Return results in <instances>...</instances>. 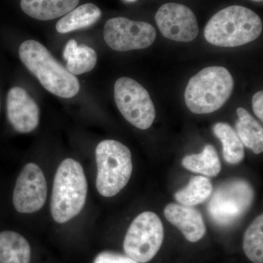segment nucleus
<instances>
[{"label": "nucleus", "mask_w": 263, "mask_h": 263, "mask_svg": "<svg viewBox=\"0 0 263 263\" xmlns=\"http://www.w3.org/2000/svg\"><path fill=\"white\" fill-rule=\"evenodd\" d=\"M18 54L24 66L51 94L64 99L72 98L79 94V79L57 61L41 43L34 40L24 41L19 47Z\"/></svg>", "instance_id": "f257e3e1"}, {"label": "nucleus", "mask_w": 263, "mask_h": 263, "mask_svg": "<svg viewBox=\"0 0 263 263\" xmlns=\"http://www.w3.org/2000/svg\"><path fill=\"white\" fill-rule=\"evenodd\" d=\"M262 31V20L253 10L232 5L213 15L204 29V36L214 46L237 47L255 41Z\"/></svg>", "instance_id": "f03ea898"}, {"label": "nucleus", "mask_w": 263, "mask_h": 263, "mask_svg": "<svg viewBox=\"0 0 263 263\" xmlns=\"http://www.w3.org/2000/svg\"><path fill=\"white\" fill-rule=\"evenodd\" d=\"M88 183L82 166L72 158L62 161L55 174L52 190L51 212L57 223L73 219L84 209Z\"/></svg>", "instance_id": "7ed1b4c3"}, {"label": "nucleus", "mask_w": 263, "mask_h": 263, "mask_svg": "<svg viewBox=\"0 0 263 263\" xmlns=\"http://www.w3.org/2000/svg\"><path fill=\"white\" fill-rule=\"evenodd\" d=\"M233 86V76L226 67H206L189 81L185 90V103L194 114L213 113L228 101Z\"/></svg>", "instance_id": "20e7f679"}, {"label": "nucleus", "mask_w": 263, "mask_h": 263, "mask_svg": "<svg viewBox=\"0 0 263 263\" xmlns=\"http://www.w3.org/2000/svg\"><path fill=\"white\" fill-rule=\"evenodd\" d=\"M96 187L102 196L111 197L127 186L133 173L130 150L115 140L100 142L95 151Z\"/></svg>", "instance_id": "39448f33"}, {"label": "nucleus", "mask_w": 263, "mask_h": 263, "mask_svg": "<svg viewBox=\"0 0 263 263\" xmlns=\"http://www.w3.org/2000/svg\"><path fill=\"white\" fill-rule=\"evenodd\" d=\"M254 196L253 189L247 181L231 180L216 190L209 201L208 212L218 226H230L249 210Z\"/></svg>", "instance_id": "423d86ee"}, {"label": "nucleus", "mask_w": 263, "mask_h": 263, "mask_svg": "<svg viewBox=\"0 0 263 263\" xmlns=\"http://www.w3.org/2000/svg\"><path fill=\"white\" fill-rule=\"evenodd\" d=\"M164 239V228L160 217L151 212L139 214L126 233L124 250L136 262H149L159 252Z\"/></svg>", "instance_id": "0eeeda50"}, {"label": "nucleus", "mask_w": 263, "mask_h": 263, "mask_svg": "<svg viewBox=\"0 0 263 263\" xmlns=\"http://www.w3.org/2000/svg\"><path fill=\"white\" fill-rule=\"evenodd\" d=\"M114 98L124 119L140 129H148L156 117L155 105L147 90L130 78L116 81Z\"/></svg>", "instance_id": "6e6552de"}, {"label": "nucleus", "mask_w": 263, "mask_h": 263, "mask_svg": "<svg viewBox=\"0 0 263 263\" xmlns=\"http://www.w3.org/2000/svg\"><path fill=\"white\" fill-rule=\"evenodd\" d=\"M109 47L117 51L144 49L155 42L156 30L152 24L124 17L109 19L103 30Z\"/></svg>", "instance_id": "1a4fd4ad"}, {"label": "nucleus", "mask_w": 263, "mask_h": 263, "mask_svg": "<svg viewBox=\"0 0 263 263\" xmlns=\"http://www.w3.org/2000/svg\"><path fill=\"white\" fill-rule=\"evenodd\" d=\"M48 188L46 177L37 164L30 162L21 171L13 188L12 202L21 214L37 212L46 203Z\"/></svg>", "instance_id": "9d476101"}, {"label": "nucleus", "mask_w": 263, "mask_h": 263, "mask_svg": "<svg viewBox=\"0 0 263 263\" xmlns=\"http://www.w3.org/2000/svg\"><path fill=\"white\" fill-rule=\"evenodd\" d=\"M155 21L162 35L167 39L189 43L198 35L196 16L186 5L166 3L157 10Z\"/></svg>", "instance_id": "9b49d317"}, {"label": "nucleus", "mask_w": 263, "mask_h": 263, "mask_svg": "<svg viewBox=\"0 0 263 263\" xmlns=\"http://www.w3.org/2000/svg\"><path fill=\"white\" fill-rule=\"evenodd\" d=\"M6 110L8 122L18 133H31L39 124V106L23 88L15 86L9 90Z\"/></svg>", "instance_id": "f8f14e48"}, {"label": "nucleus", "mask_w": 263, "mask_h": 263, "mask_svg": "<svg viewBox=\"0 0 263 263\" xmlns=\"http://www.w3.org/2000/svg\"><path fill=\"white\" fill-rule=\"evenodd\" d=\"M164 215L189 241H198L206 233L202 214L193 206L170 203L164 209Z\"/></svg>", "instance_id": "ddd939ff"}, {"label": "nucleus", "mask_w": 263, "mask_h": 263, "mask_svg": "<svg viewBox=\"0 0 263 263\" xmlns=\"http://www.w3.org/2000/svg\"><path fill=\"white\" fill-rule=\"evenodd\" d=\"M80 0H22V10L33 18L50 21L75 9Z\"/></svg>", "instance_id": "4468645a"}, {"label": "nucleus", "mask_w": 263, "mask_h": 263, "mask_svg": "<svg viewBox=\"0 0 263 263\" xmlns=\"http://www.w3.org/2000/svg\"><path fill=\"white\" fill-rule=\"evenodd\" d=\"M31 248L23 235L12 230L0 232V263H30Z\"/></svg>", "instance_id": "2eb2a0df"}, {"label": "nucleus", "mask_w": 263, "mask_h": 263, "mask_svg": "<svg viewBox=\"0 0 263 263\" xmlns=\"http://www.w3.org/2000/svg\"><path fill=\"white\" fill-rule=\"evenodd\" d=\"M63 57L67 64L66 68L74 76L82 75L94 69L98 61L96 51L86 45H78L72 39L66 44Z\"/></svg>", "instance_id": "dca6fc26"}, {"label": "nucleus", "mask_w": 263, "mask_h": 263, "mask_svg": "<svg viewBox=\"0 0 263 263\" xmlns=\"http://www.w3.org/2000/svg\"><path fill=\"white\" fill-rule=\"evenodd\" d=\"M102 11L97 5L92 3L76 7L75 9L67 13L56 25L57 31L65 34L73 31L87 28L96 23L101 18Z\"/></svg>", "instance_id": "f3484780"}, {"label": "nucleus", "mask_w": 263, "mask_h": 263, "mask_svg": "<svg viewBox=\"0 0 263 263\" xmlns=\"http://www.w3.org/2000/svg\"><path fill=\"white\" fill-rule=\"evenodd\" d=\"M236 113L238 120L235 124L237 135L243 146L250 148L256 155L263 151V129L262 125L254 119L246 109L238 108Z\"/></svg>", "instance_id": "a211bd4d"}, {"label": "nucleus", "mask_w": 263, "mask_h": 263, "mask_svg": "<svg viewBox=\"0 0 263 263\" xmlns=\"http://www.w3.org/2000/svg\"><path fill=\"white\" fill-rule=\"evenodd\" d=\"M182 165L192 172L215 177L221 171V162L216 148L208 144L201 153L183 157Z\"/></svg>", "instance_id": "6ab92c4d"}, {"label": "nucleus", "mask_w": 263, "mask_h": 263, "mask_svg": "<svg viewBox=\"0 0 263 263\" xmlns=\"http://www.w3.org/2000/svg\"><path fill=\"white\" fill-rule=\"evenodd\" d=\"M214 135L222 143L223 157L229 164H238L245 158V146L239 137L227 123H216L213 128Z\"/></svg>", "instance_id": "aec40b11"}, {"label": "nucleus", "mask_w": 263, "mask_h": 263, "mask_svg": "<svg viewBox=\"0 0 263 263\" xmlns=\"http://www.w3.org/2000/svg\"><path fill=\"white\" fill-rule=\"evenodd\" d=\"M212 193L210 180L204 176H195L187 186L175 194V198L181 205L195 206L207 200Z\"/></svg>", "instance_id": "412c9836"}, {"label": "nucleus", "mask_w": 263, "mask_h": 263, "mask_svg": "<svg viewBox=\"0 0 263 263\" xmlns=\"http://www.w3.org/2000/svg\"><path fill=\"white\" fill-rule=\"evenodd\" d=\"M243 249L249 260L263 263V216H257L247 228L243 237Z\"/></svg>", "instance_id": "4be33fe9"}, {"label": "nucleus", "mask_w": 263, "mask_h": 263, "mask_svg": "<svg viewBox=\"0 0 263 263\" xmlns=\"http://www.w3.org/2000/svg\"><path fill=\"white\" fill-rule=\"evenodd\" d=\"M94 263H138L129 257L122 254L105 252L99 254L95 259Z\"/></svg>", "instance_id": "5701e85b"}, {"label": "nucleus", "mask_w": 263, "mask_h": 263, "mask_svg": "<svg viewBox=\"0 0 263 263\" xmlns=\"http://www.w3.org/2000/svg\"><path fill=\"white\" fill-rule=\"evenodd\" d=\"M252 108L254 113L260 119L261 122L263 121V92L262 91H258L254 95L252 98Z\"/></svg>", "instance_id": "b1692460"}, {"label": "nucleus", "mask_w": 263, "mask_h": 263, "mask_svg": "<svg viewBox=\"0 0 263 263\" xmlns=\"http://www.w3.org/2000/svg\"><path fill=\"white\" fill-rule=\"evenodd\" d=\"M254 2H257V3H260V2H262V0H252Z\"/></svg>", "instance_id": "393cba45"}, {"label": "nucleus", "mask_w": 263, "mask_h": 263, "mask_svg": "<svg viewBox=\"0 0 263 263\" xmlns=\"http://www.w3.org/2000/svg\"><path fill=\"white\" fill-rule=\"evenodd\" d=\"M126 1H128V2H134V1H136V0H126Z\"/></svg>", "instance_id": "a878e982"}, {"label": "nucleus", "mask_w": 263, "mask_h": 263, "mask_svg": "<svg viewBox=\"0 0 263 263\" xmlns=\"http://www.w3.org/2000/svg\"><path fill=\"white\" fill-rule=\"evenodd\" d=\"M0 111H1V100H0Z\"/></svg>", "instance_id": "bb28decb"}]
</instances>
